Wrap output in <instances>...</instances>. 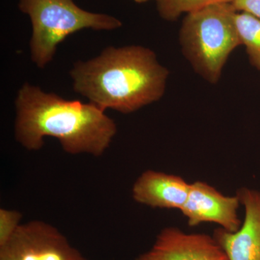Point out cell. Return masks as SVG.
Instances as JSON below:
<instances>
[{"instance_id":"6da1fadb","label":"cell","mask_w":260,"mask_h":260,"mask_svg":"<svg viewBox=\"0 0 260 260\" xmlns=\"http://www.w3.org/2000/svg\"><path fill=\"white\" fill-rule=\"evenodd\" d=\"M15 109V139L30 151L52 137L66 153L102 156L117 132L114 121L93 103L65 100L28 83L19 90Z\"/></svg>"},{"instance_id":"7a4b0ae2","label":"cell","mask_w":260,"mask_h":260,"mask_svg":"<svg viewBox=\"0 0 260 260\" xmlns=\"http://www.w3.org/2000/svg\"><path fill=\"white\" fill-rule=\"evenodd\" d=\"M169 73L154 51L141 46L108 47L78 61L70 71L73 89L104 111L129 114L161 99Z\"/></svg>"},{"instance_id":"3957f363","label":"cell","mask_w":260,"mask_h":260,"mask_svg":"<svg viewBox=\"0 0 260 260\" xmlns=\"http://www.w3.org/2000/svg\"><path fill=\"white\" fill-rule=\"evenodd\" d=\"M232 3L210 5L186 14L180 32L181 51L194 71L217 83L232 51L242 45Z\"/></svg>"},{"instance_id":"277c9868","label":"cell","mask_w":260,"mask_h":260,"mask_svg":"<svg viewBox=\"0 0 260 260\" xmlns=\"http://www.w3.org/2000/svg\"><path fill=\"white\" fill-rule=\"evenodd\" d=\"M19 8L30 17V57L41 69L50 63L58 45L80 30H112L122 25L110 15L85 11L73 0H19Z\"/></svg>"},{"instance_id":"5b68a950","label":"cell","mask_w":260,"mask_h":260,"mask_svg":"<svg viewBox=\"0 0 260 260\" xmlns=\"http://www.w3.org/2000/svg\"><path fill=\"white\" fill-rule=\"evenodd\" d=\"M0 260H90L54 225L34 220L21 223L4 245Z\"/></svg>"},{"instance_id":"8992f818","label":"cell","mask_w":260,"mask_h":260,"mask_svg":"<svg viewBox=\"0 0 260 260\" xmlns=\"http://www.w3.org/2000/svg\"><path fill=\"white\" fill-rule=\"evenodd\" d=\"M241 203L237 194L225 196L204 181L190 184L185 204L180 211L189 226L203 223L218 224L229 232H236L242 225L238 215Z\"/></svg>"},{"instance_id":"52a82bcc","label":"cell","mask_w":260,"mask_h":260,"mask_svg":"<svg viewBox=\"0 0 260 260\" xmlns=\"http://www.w3.org/2000/svg\"><path fill=\"white\" fill-rule=\"evenodd\" d=\"M136 260H229L215 238L205 234H186L169 226L157 236L153 246Z\"/></svg>"},{"instance_id":"ba28073f","label":"cell","mask_w":260,"mask_h":260,"mask_svg":"<svg viewBox=\"0 0 260 260\" xmlns=\"http://www.w3.org/2000/svg\"><path fill=\"white\" fill-rule=\"evenodd\" d=\"M237 195L245 212L242 226L236 232L218 228L213 237L229 260H260V191L242 187Z\"/></svg>"},{"instance_id":"9c48e42d","label":"cell","mask_w":260,"mask_h":260,"mask_svg":"<svg viewBox=\"0 0 260 260\" xmlns=\"http://www.w3.org/2000/svg\"><path fill=\"white\" fill-rule=\"evenodd\" d=\"M190 190V184L174 174L147 170L137 179L133 198L140 204L160 209L181 210Z\"/></svg>"},{"instance_id":"30bf717a","label":"cell","mask_w":260,"mask_h":260,"mask_svg":"<svg viewBox=\"0 0 260 260\" xmlns=\"http://www.w3.org/2000/svg\"><path fill=\"white\" fill-rule=\"evenodd\" d=\"M235 20L241 44L245 47L251 64L260 70V18L237 12Z\"/></svg>"},{"instance_id":"8fae6325","label":"cell","mask_w":260,"mask_h":260,"mask_svg":"<svg viewBox=\"0 0 260 260\" xmlns=\"http://www.w3.org/2000/svg\"><path fill=\"white\" fill-rule=\"evenodd\" d=\"M233 0H158L157 8L160 17L173 21L183 13L189 14L218 3H232Z\"/></svg>"},{"instance_id":"7c38bea8","label":"cell","mask_w":260,"mask_h":260,"mask_svg":"<svg viewBox=\"0 0 260 260\" xmlns=\"http://www.w3.org/2000/svg\"><path fill=\"white\" fill-rule=\"evenodd\" d=\"M22 217L18 210L0 209V246L4 245L18 229Z\"/></svg>"},{"instance_id":"4fadbf2b","label":"cell","mask_w":260,"mask_h":260,"mask_svg":"<svg viewBox=\"0 0 260 260\" xmlns=\"http://www.w3.org/2000/svg\"><path fill=\"white\" fill-rule=\"evenodd\" d=\"M232 4L237 12L260 18V0H233Z\"/></svg>"},{"instance_id":"5bb4252c","label":"cell","mask_w":260,"mask_h":260,"mask_svg":"<svg viewBox=\"0 0 260 260\" xmlns=\"http://www.w3.org/2000/svg\"><path fill=\"white\" fill-rule=\"evenodd\" d=\"M133 1L135 2V3H146V2L150 1V0H133ZM158 1V0H156V2Z\"/></svg>"}]
</instances>
